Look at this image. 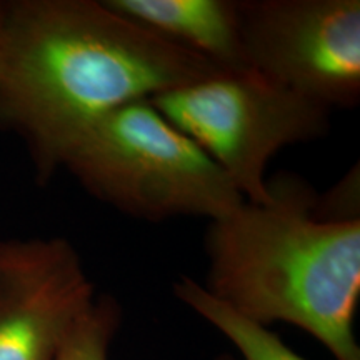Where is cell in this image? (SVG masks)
Masks as SVG:
<instances>
[{"label": "cell", "mask_w": 360, "mask_h": 360, "mask_svg": "<svg viewBox=\"0 0 360 360\" xmlns=\"http://www.w3.org/2000/svg\"><path fill=\"white\" fill-rule=\"evenodd\" d=\"M247 69L327 109L360 101L359 0H240Z\"/></svg>", "instance_id": "5b68a950"}, {"label": "cell", "mask_w": 360, "mask_h": 360, "mask_svg": "<svg viewBox=\"0 0 360 360\" xmlns=\"http://www.w3.org/2000/svg\"><path fill=\"white\" fill-rule=\"evenodd\" d=\"M94 299L69 240H0V360H57Z\"/></svg>", "instance_id": "8992f818"}, {"label": "cell", "mask_w": 360, "mask_h": 360, "mask_svg": "<svg viewBox=\"0 0 360 360\" xmlns=\"http://www.w3.org/2000/svg\"><path fill=\"white\" fill-rule=\"evenodd\" d=\"M150 102L250 204L270 200L265 170L282 148L323 137L330 127V109L254 70L220 72Z\"/></svg>", "instance_id": "277c9868"}, {"label": "cell", "mask_w": 360, "mask_h": 360, "mask_svg": "<svg viewBox=\"0 0 360 360\" xmlns=\"http://www.w3.org/2000/svg\"><path fill=\"white\" fill-rule=\"evenodd\" d=\"M122 310L110 295H96L82 314L57 360H109L112 340L120 326Z\"/></svg>", "instance_id": "9c48e42d"}, {"label": "cell", "mask_w": 360, "mask_h": 360, "mask_svg": "<svg viewBox=\"0 0 360 360\" xmlns=\"http://www.w3.org/2000/svg\"><path fill=\"white\" fill-rule=\"evenodd\" d=\"M220 72L103 0H4L0 125L25 142L40 180L115 110Z\"/></svg>", "instance_id": "6da1fadb"}, {"label": "cell", "mask_w": 360, "mask_h": 360, "mask_svg": "<svg viewBox=\"0 0 360 360\" xmlns=\"http://www.w3.org/2000/svg\"><path fill=\"white\" fill-rule=\"evenodd\" d=\"M2 19H4V0H0V29H2Z\"/></svg>", "instance_id": "30bf717a"}, {"label": "cell", "mask_w": 360, "mask_h": 360, "mask_svg": "<svg viewBox=\"0 0 360 360\" xmlns=\"http://www.w3.org/2000/svg\"><path fill=\"white\" fill-rule=\"evenodd\" d=\"M148 32L224 72L247 69L240 0H103Z\"/></svg>", "instance_id": "52a82bcc"}, {"label": "cell", "mask_w": 360, "mask_h": 360, "mask_svg": "<svg viewBox=\"0 0 360 360\" xmlns=\"http://www.w3.org/2000/svg\"><path fill=\"white\" fill-rule=\"evenodd\" d=\"M177 299L214 326L236 347L238 357L220 355L217 360H307L270 330L220 302L202 283L182 277L174 283Z\"/></svg>", "instance_id": "ba28073f"}, {"label": "cell", "mask_w": 360, "mask_h": 360, "mask_svg": "<svg viewBox=\"0 0 360 360\" xmlns=\"http://www.w3.org/2000/svg\"><path fill=\"white\" fill-rule=\"evenodd\" d=\"M269 188L267 204L244 202L210 222L204 287L250 321L292 323L335 360H360V220L321 217L299 179Z\"/></svg>", "instance_id": "7a4b0ae2"}, {"label": "cell", "mask_w": 360, "mask_h": 360, "mask_svg": "<svg viewBox=\"0 0 360 360\" xmlns=\"http://www.w3.org/2000/svg\"><path fill=\"white\" fill-rule=\"evenodd\" d=\"M64 169L96 199L132 217L222 219L244 204L222 170L150 101L98 122Z\"/></svg>", "instance_id": "3957f363"}]
</instances>
